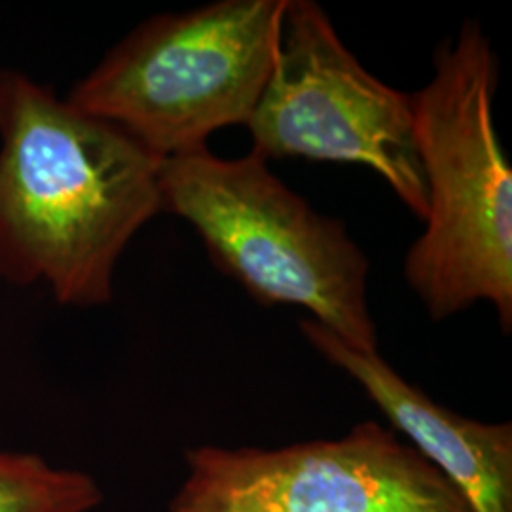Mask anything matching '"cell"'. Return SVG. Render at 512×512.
<instances>
[{
  "instance_id": "cell-1",
  "label": "cell",
  "mask_w": 512,
  "mask_h": 512,
  "mask_svg": "<svg viewBox=\"0 0 512 512\" xmlns=\"http://www.w3.org/2000/svg\"><path fill=\"white\" fill-rule=\"evenodd\" d=\"M160 164L107 120L0 67V279L95 308L137 232L162 213Z\"/></svg>"
},
{
  "instance_id": "cell-2",
  "label": "cell",
  "mask_w": 512,
  "mask_h": 512,
  "mask_svg": "<svg viewBox=\"0 0 512 512\" xmlns=\"http://www.w3.org/2000/svg\"><path fill=\"white\" fill-rule=\"evenodd\" d=\"M435 76L414 95L427 188L425 232L404 274L433 319L492 302L512 327V169L494 124L499 65L480 23L435 50Z\"/></svg>"
},
{
  "instance_id": "cell-3",
  "label": "cell",
  "mask_w": 512,
  "mask_h": 512,
  "mask_svg": "<svg viewBox=\"0 0 512 512\" xmlns=\"http://www.w3.org/2000/svg\"><path fill=\"white\" fill-rule=\"evenodd\" d=\"M162 213L194 226L213 264L264 306L294 304L348 346L378 351L366 294L368 258L342 220L311 209L251 152L200 148L160 164Z\"/></svg>"
},
{
  "instance_id": "cell-4",
  "label": "cell",
  "mask_w": 512,
  "mask_h": 512,
  "mask_svg": "<svg viewBox=\"0 0 512 512\" xmlns=\"http://www.w3.org/2000/svg\"><path fill=\"white\" fill-rule=\"evenodd\" d=\"M287 0H220L160 14L122 38L67 95L165 160L253 116Z\"/></svg>"
},
{
  "instance_id": "cell-5",
  "label": "cell",
  "mask_w": 512,
  "mask_h": 512,
  "mask_svg": "<svg viewBox=\"0 0 512 512\" xmlns=\"http://www.w3.org/2000/svg\"><path fill=\"white\" fill-rule=\"evenodd\" d=\"M266 160L361 164L427 217L410 95L366 71L313 0H287L274 69L247 122Z\"/></svg>"
},
{
  "instance_id": "cell-6",
  "label": "cell",
  "mask_w": 512,
  "mask_h": 512,
  "mask_svg": "<svg viewBox=\"0 0 512 512\" xmlns=\"http://www.w3.org/2000/svg\"><path fill=\"white\" fill-rule=\"evenodd\" d=\"M169 512H471L458 490L376 421L277 450L200 446Z\"/></svg>"
},
{
  "instance_id": "cell-7",
  "label": "cell",
  "mask_w": 512,
  "mask_h": 512,
  "mask_svg": "<svg viewBox=\"0 0 512 512\" xmlns=\"http://www.w3.org/2000/svg\"><path fill=\"white\" fill-rule=\"evenodd\" d=\"M300 330L329 363L365 389L391 425L444 476L471 512H512V425L454 414L408 384L378 355L351 348L313 319Z\"/></svg>"
},
{
  "instance_id": "cell-8",
  "label": "cell",
  "mask_w": 512,
  "mask_h": 512,
  "mask_svg": "<svg viewBox=\"0 0 512 512\" xmlns=\"http://www.w3.org/2000/svg\"><path fill=\"white\" fill-rule=\"evenodd\" d=\"M101 499L92 476L29 452H0V512H90Z\"/></svg>"
}]
</instances>
